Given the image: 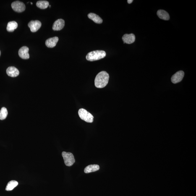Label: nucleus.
Instances as JSON below:
<instances>
[{
  "label": "nucleus",
  "mask_w": 196,
  "mask_h": 196,
  "mask_svg": "<svg viewBox=\"0 0 196 196\" xmlns=\"http://www.w3.org/2000/svg\"><path fill=\"white\" fill-rule=\"evenodd\" d=\"M127 1L128 3L129 4H131V3H132L133 1V0H128Z\"/></svg>",
  "instance_id": "obj_20"
},
{
  "label": "nucleus",
  "mask_w": 196,
  "mask_h": 196,
  "mask_svg": "<svg viewBox=\"0 0 196 196\" xmlns=\"http://www.w3.org/2000/svg\"><path fill=\"white\" fill-rule=\"evenodd\" d=\"M88 17L92 20H93L95 23L101 24L103 22V20L99 16L96 14L90 13L88 14Z\"/></svg>",
  "instance_id": "obj_15"
},
{
  "label": "nucleus",
  "mask_w": 196,
  "mask_h": 196,
  "mask_svg": "<svg viewBox=\"0 0 196 196\" xmlns=\"http://www.w3.org/2000/svg\"><path fill=\"white\" fill-rule=\"evenodd\" d=\"M1 51H0V56H1Z\"/></svg>",
  "instance_id": "obj_21"
},
{
  "label": "nucleus",
  "mask_w": 196,
  "mask_h": 196,
  "mask_svg": "<svg viewBox=\"0 0 196 196\" xmlns=\"http://www.w3.org/2000/svg\"><path fill=\"white\" fill-rule=\"evenodd\" d=\"M65 164L68 166H72L75 162V159L73 154L70 152H63L62 153Z\"/></svg>",
  "instance_id": "obj_4"
},
{
  "label": "nucleus",
  "mask_w": 196,
  "mask_h": 196,
  "mask_svg": "<svg viewBox=\"0 0 196 196\" xmlns=\"http://www.w3.org/2000/svg\"><path fill=\"white\" fill-rule=\"evenodd\" d=\"M18 184V183L16 181H11L8 183L7 186H6V190L7 191H9L13 190L15 188L17 187Z\"/></svg>",
  "instance_id": "obj_17"
},
{
  "label": "nucleus",
  "mask_w": 196,
  "mask_h": 196,
  "mask_svg": "<svg viewBox=\"0 0 196 196\" xmlns=\"http://www.w3.org/2000/svg\"><path fill=\"white\" fill-rule=\"evenodd\" d=\"M8 115V111L6 108L3 107L0 111V119L4 120L7 117Z\"/></svg>",
  "instance_id": "obj_19"
},
{
  "label": "nucleus",
  "mask_w": 196,
  "mask_h": 196,
  "mask_svg": "<svg viewBox=\"0 0 196 196\" xmlns=\"http://www.w3.org/2000/svg\"><path fill=\"white\" fill-rule=\"evenodd\" d=\"M36 5L40 9H44L49 6V3L46 1H37Z\"/></svg>",
  "instance_id": "obj_18"
},
{
  "label": "nucleus",
  "mask_w": 196,
  "mask_h": 196,
  "mask_svg": "<svg viewBox=\"0 0 196 196\" xmlns=\"http://www.w3.org/2000/svg\"><path fill=\"white\" fill-rule=\"evenodd\" d=\"M41 26V22L38 20L31 21L28 24V26L30 28L31 31L33 32L38 31Z\"/></svg>",
  "instance_id": "obj_6"
},
{
  "label": "nucleus",
  "mask_w": 196,
  "mask_h": 196,
  "mask_svg": "<svg viewBox=\"0 0 196 196\" xmlns=\"http://www.w3.org/2000/svg\"><path fill=\"white\" fill-rule=\"evenodd\" d=\"M7 75L11 77H16L19 75V72L18 69L14 67H9L6 70Z\"/></svg>",
  "instance_id": "obj_12"
},
{
  "label": "nucleus",
  "mask_w": 196,
  "mask_h": 196,
  "mask_svg": "<svg viewBox=\"0 0 196 196\" xmlns=\"http://www.w3.org/2000/svg\"><path fill=\"white\" fill-rule=\"evenodd\" d=\"M11 7L14 11L17 12H22L25 11L26 6L23 2L16 1L11 4Z\"/></svg>",
  "instance_id": "obj_5"
},
{
  "label": "nucleus",
  "mask_w": 196,
  "mask_h": 196,
  "mask_svg": "<svg viewBox=\"0 0 196 196\" xmlns=\"http://www.w3.org/2000/svg\"><path fill=\"white\" fill-rule=\"evenodd\" d=\"M106 55V53L105 51L102 50H97L89 53L86 58L88 61H92L103 59Z\"/></svg>",
  "instance_id": "obj_2"
},
{
  "label": "nucleus",
  "mask_w": 196,
  "mask_h": 196,
  "mask_svg": "<svg viewBox=\"0 0 196 196\" xmlns=\"http://www.w3.org/2000/svg\"><path fill=\"white\" fill-rule=\"evenodd\" d=\"M78 114L81 119L83 120L85 122L89 123L93 122V116L90 112L87 111L84 109H80L79 110Z\"/></svg>",
  "instance_id": "obj_3"
},
{
  "label": "nucleus",
  "mask_w": 196,
  "mask_h": 196,
  "mask_svg": "<svg viewBox=\"0 0 196 196\" xmlns=\"http://www.w3.org/2000/svg\"><path fill=\"white\" fill-rule=\"evenodd\" d=\"M17 22L15 21H11L8 23L7 30L8 32H12L17 28Z\"/></svg>",
  "instance_id": "obj_16"
},
{
  "label": "nucleus",
  "mask_w": 196,
  "mask_h": 196,
  "mask_svg": "<svg viewBox=\"0 0 196 196\" xmlns=\"http://www.w3.org/2000/svg\"><path fill=\"white\" fill-rule=\"evenodd\" d=\"M28 51L29 48L28 47L26 46L22 47L19 50V55L22 59H28L30 58Z\"/></svg>",
  "instance_id": "obj_8"
},
{
  "label": "nucleus",
  "mask_w": 196,
  "mask_h": 196,
  "mask_svg": "<svg viewBox=\"0 0 196 196\" xmlns=\"http://www.w3.org/2000/svg\"><path fill=\"white\" fill-rule=\"evenodd\" d=\"M122 39L124 42V43L131 44L135 42V36L133 34H126L122 36Z\"/></svg>",
  "instance_id": "obj_9"
},
{
  "label": "nucleus",
  "mask_w": 196,
  "mask_h": 196,
  "mask_svg": "<svg viewBox=\"0 0 196 196\" xmlns=\"http://www.w3.org/2000/svg\"><path fill=\"white\" fill-rule=\"evenodd\" d=\"M49 6H50V8H51V5H49Z\"/></svg>",
  "instance_id": "obj_22"
},
{
  "label": "nucleus",
  "mask_w": 196,
  "mask_h": 196,
  "mask_svg": "<svg viewBox=\"0 0 196 196\" xmlns=\"http://www.w3.org/2000/svg\"><path fill=\"white\" fill-rule=\"evenodd\" d=\"M100 169V166L97 165H88L84 169V172L89 173L98 170Z\"/></svg>",
  "instance_id": "obj_14"
},
{
  "label": "nucleus",
  "mask_w": 196,
  "mask_h": 196,
  "mask_svg": "<svg viewBox=\"0 0 196 196\" xmlns=\"http://www.w3.org/2000/svg\"><path fill=\"white\" fill-rule=\"evenodd\" d=\"M58 40H59V38L58 37L55 36L48 39L46 40L45 44L48 47L52 48L56 46Z\"/></svg>",
  "instance_id": "obj_11"
},
{
  "label": "nucleus",
  "mask_w": 196,
  "mask_h": 196,
  "mask_svg": "<svg viewBox=\"0 0 196 196\" xmlns=\"http://www.w3.org/2000/svg\"><path fill=\"white\" fill-rule=\"evenodd\" d=\"M31 4H32V2L31 3Z\"/></svg>",
  "instance_id": "obj_23"
},
{
  "label": "nucleus",
  "mask_w": 196,
  "mask_h": 196,
  "mask_svg": "<svg viewBox=\"0 0 196 196\" xmlns=\"http://www.w3.org/2000/svg\"><path fill=\"white\" fill-rule=\"evenodd\" d=\"M65 21L63 19H59L53 24L52 29L54 31H60L64 28Z\"/></svg>",
  "instance_id": "obj_10"
},
{
  "label": "nucleus",
  "mask_w": 196,
  "mask_h": 196,
  "mask_svg": "<svg viewBox=\"0 0 196 196\" xmlns=\"http://www.w3.org/2000/svg\"><path fill=\"white\" fill-rule=\"evenodd\" d=\"M184 71H178L172 77L171 82L174 84H176L181 82L184 78Z\"/></svg>",
  "instance_id": "obj_7"
},
{
  "label": "nucleus",
  "mask_w": 196,
  "mask_h": 196,
  "mask_svg": "<svg viewBox=\"0 0 196 196\" xmlns=\"http://www.w3.org/2000/svg\"><path fill=\"white\" fill-rule=\"evenodd\" d=\"M109 78V75L105 71H101L99 73L95 78V86L99 88H104L107 85Z\"/></svg>",
  "instance_id": "obj_1"
},
{
  "label": "nucleus",
  "mask_w": 196,
  "mask_h": 196,
  "mask_svg": "<svg viewBox=\"0 0 196 196\" xmlns=\"http://www.w3.org/2000/svg\"><path fill=\"white\" fill-rule=\"evenodd\" d=\"M157 15L160 18L165 20H169L170 16L169 14L166 11L162 9H160L157 12Z\"/></svg>",
  "instance_id": "obj_13"
}]
</instances>
